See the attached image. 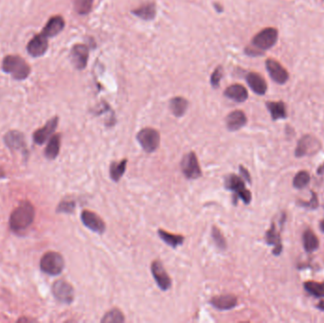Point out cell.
I'll return each instance as SVG.
<instances>
[{"label":"cell","mask_w":324,"mask_h":323,"mask_svg":"<svg viewBox=\"0 0 324 323\" xmlns=\"http://www.w3.org/2000/svg\"><path fill=\"white\" fill-rule=\"evenodd\" d=\"M181 170L183 175L189 179H196L201 176V169L199 167L197 157L194 152H191L183 156Z\"/></svg>","instance_id":"7"},{"label":"cell","mask_w":324,"mask_h":323,"mask_svg":"<svg viewBox=\"0 0 324 323\" xmlns=\"http://www.w3.org/2000/svg\"><path fill=\"white\" fill-rule=\"evenodd\" d=\"M35 217V210L32 203L24 201L20 203L19 206L16 207L11 214L10 217V226L12 230L18 233L28 228L33 224Z\"/></svg>","instance_id":"1"},{"label":"cell","mask_w":324,"mask_h":323,"mask_svg":"<svg viewBox=\"0 0 324 323\" xmlns=\"http://www.w3.org/2000/svg\"><path fill=\"white\" fill-rule=\"evenodd\" d=\"M2 67L4 72L11 74L15 80H24L31 72L26 61L16 55L6 56L3 60Z\"/></svg>","instance_id":"2"},{"label":"cell","mask_w":324,"mask_h":323,"mask_svg":"<svg viewBox=\"0 0 324 323\" xmlns=\"http://www.w3.org/2000/svg\"><path fill=\"white\" fill-rule=\"evenodd\" d=\"M302 206L306 207H311V209H316L318 206V201L317 199V195L315 193H313V198L311 201H309V203H305V202H302L300 203Z\"/></svg>","instance_id":"37"},{"label":"cell","mask_w":324,"mask_h":323,"mask_svg":"<svg viewBox=\"0 0 324 323\" xmlns=\"http://www.w3.org/2000/svg\"><path fill=\"white\" fill-rule=\"evenodd\" d=\"M71 57L73 65L79 70L82 71L87 65L88 60V49L84 45H75L72 48L71 52Z\"/></svg>","instance_id":"13"},{"label":"cell","mask_w":324,"mask_h":323,"mask_svg":"<svg viewBox=\"0 0 324 323\" xmlns=\"http://www.w3.org/2000/svg\"><path fill=\"white\" fill-rule=\"evenodd\" d=\"M240 171L241 175L244 176V178H245L246 181L250 182V175H249V174H248V172L246 171V169L244 168L243 166H240Z\"/></svg>","instance_id":"38"},{"label":"cell","mask_w":324,"mask_h":323,"mask_svg":"<svg viewBox=\"0 0 324 323\" xmlns=\"http://www.w3.org/2000/svg\"><path fill=\"white\" fill-rule=\"evenodd\" d=\"M279 33L274 28H266L257 33L252 39L254 49L264 52L271 49L278 41Z\"/></svg>","instance_id":"5"},{"label":"cell","mask_w":324,"mask_h":323,"mask_svg":"<svg viewBox=\"0 0 324 323\" xmlns=\"http://www.w3.org/2000/svg\"><path fill=\"white\" fill-rule=\"evenodd\" d=\"M81 218L84 226L88 227L92 232L97 233H104L105 224L104 220L100 216H98L97 214L89 211H84L81 214Z\"/></svg>","instance_id":"11"},{"label":"cell","mask_w":324,"mask_h":323,"mask_svg":"<svg viewBox=\"0 0 324 323\" xmlns=\"http://www.w3.org/2000/svg\"><path fill=\"white\" fill-rule=\"evenodd\" d=\"M305 290L314 297H324V283L319 284L317 282H307L305 284Z\"/></svg>","instance_id":"30"},{"label":"cell","mask_w":324,"mask_h":323,"mask_svg":"<svg viewBox=\"0 0 324 323\" xmlns=\"http://www.w3.org/2000/svg\"><path fill=\"white\" fill-rule=\"evenodd\" d=\"M225 186L227 190L232 191L235 195L234 199V203L237 202L238 198L244 201L245 204L250 203L251 193L248 190H246L245 182L243 181V179H241L239 176L236 175H227L225 180Z\"/></svg>","instance_id":"4"},{"label":"cell","mask_w":324,"mask_h":323,"mask_svg":"<svg viewBox=\"0 0 324 323\" xmlns=\"http://www.w3.org/2000/svg\"><path fill=\"white\" fill-rule=\"evenodd\" d=\"M323 1H324V0H323Z\"/></svg>","instance_id":"42"},{"label":"cell","mask_w":324,"mask_h":323,"mask_svg":"<svg viewBox=\"0 0 324 323\" xmlns=\"http://www.w3.org/2000/svg\"><path fill=\"white\" fill-rule=\"evenodd\" d=\"M75 207V204L72 201H63L59 205L58 212L62 213H72Z\"/></svg>","instance_id":"36"},{"label":"cell","mask_w":324,"mask_h":323,"mask_svg":"<svg viewBox=\"0 0 324 323\" xmlns=\"http://www.w3.org/2000/svg\"><path fill=\"white\" fill-rule=\"evenodd\" d=\"M266 107L269 111L273 121L282 120V119H285L287 117L286 108H285V104L284 102H281V101L280 102H267Z\"/></svg>","instance_id":"23"},{"label":"cell","mask_w":324,"mask_h":323,"mask_svg":"<svg viewBox=\"0 0 324 323\" xmlns=\"http://www.w3.org/2000/svg\"><path fill=\"white\" fill-rule=\"evenodd\" d=\"M266 66L269 76L275 83L285 84L288 81L289 79L288 72H286L285 67L281 65L278 61L274 59H267Z\"/></svg>","instance_id":"9"},{"label":"cell","mask_w":324,"mask_h":323,"mask_svg":"<svg viewBox=\"0 0 324 323\" xmlns=\"http://www.w3.org/2000/svg\"><path fill=\"white\" fill-rule=\"evenodd\" d=\"M132 13L143 20L154 19L156 16V5L155 3H146L135 9Z\"/></svg>","instance_id":"24"},{"label":"cell","mask_w":324,"mask_h":323,"mask_svg":"<svg viewBox=\"0 0 324 323\" xmlns=\"http://www.w3.org/2000/svg\"><path fill=\"white\" fill-rule=\"evenodd\" d=\"M266 241L268 245L274 246L273 254H275V255L281 254L282 249H283L282 242H281V235H280L279 232L277 230L274 223L270 226V228L266 232Z\"/></svg>","instance_id":"21"},{"label":"cell","mask_w":324,"mask_h":323,"mask_svg":"<svg viewBox=\"0 0 324 323\" xmlns=\"http://www.w3.org/2000/svg\"><path fill=\"white\" fill-rule=\"evenodd\" d=\"M136 139L145 152L152 153L155 152L159 143L160 136L156 130L153 128H144L137 133Z\"/></svg>","instance_id":"6"},{"label":"cell","mask_w":324,"mask_h":323,"mask_svg":"<svg viewBox=\"0 0 324 323\" xmlns=\"http://www.w3.org/2000/svg\"><path fill=\"white\" fill-rule=\"evenodd\" d=\"M323 168H324V165H323Z\"/></svg>","instance_id":"41"},{"label":"cell","mask_w":324,"mask_h":323,"mask_svg":"<svg viewBox=\"0 0 324 323\" xmlns=\"http://www.w3.org/2000/svg\"><path fill=\"white\" fill-rule=\"evenodd\" d=\"M225 96L237 103H243L246 101L248 93L245 86L242 84H235L228 86L225 90Z\"/></svg>","instance_id":"20"},{"label":"cell","mask_w":324,"mask_h":323,"mask_svg":"<svg viewBox=\"0 0 324 323\" xmlns=\"http://www.w3.org/2000/svg\"><path fill=\"white\" fill-rule=\"evenodd\" d=\"M246 117L241 110H235L229 113L226 119L227 129L229 131H237L244 127L246 123Z\"/></svg>","instance_id":"18"},{"label":"cell","mask_w":324,"mask_h":323,"mask_svg":"<svg viewBox=\"0 0 324 323\" xmlns=\"http://www.w3.org/2000/svg\"><path fill=\"white\" fill-rule=\"evenodd\" d=\"M320 229H321V232L324 233V219L321 221V223H320Z\"/></svg>","instance_id":"40"},{"label":"cell","mask_w":324,"mask_h":323,"mask_svg":"<svg viewBox=\"0 0 324 323\" xmlns=\"http://www.w3.org/2000/svg\"><path fill=\"white\" fill-rule=\"evenodd\" d=\"M74 9L79 14H87L91 12L93 6V0H74Z\"/></svg>","instance_id":"31"},{"label":"cell","mask_w":324,"mask_h":323,"mask_svg":"<svg viewBox=\"0 0 324 323\" xmlns=\"http://www.w3.org/2000/svg\"><path fill=\"white\" fill-rule=\"evenodd\" d=\"M318 141L311 136H303L298 143V147L296 150V155L299 157L303 155H309L318 151Z\"/></svg>","instance_id":"15"},{"label":"cell","mask_w":324,"mask_h":323,"mask_svg":"<svg viewBox=\"0 0 324 323\" xmlns=\"http://www.w3.org/2000/svg\"><path fill=\"white\" fill-rule=\"evenodd\" d=\"M210 303L218 310H229L237 305V297L234 295H222L213 297Z\"/></svg>","instance_id":"19"},{"label":"cell","mask_w":324,"mask_h":323,"mask_svg":"<svg viewBox=\"0 0 324 323\" xmlns=\"http://www.w3.org/2000/svg\"><path fill=\"white\" fill-rule=\"evenodd\" d=\"M222 77H223V70L221 66H218L215 68V71L212 74V77H211V84H213L214 87L219 86Z\"/></svg>","instance_id":"35"},{"label":"cell","mask_w":324,"mask_h":323,"mask_svg":"<svg viewBox=\"0 0 324 323\" xmlns=\"http://www.w3.org/2000/svg\"><path fill=\"white\" fill-rule=\"evenodd\" d=\"M213 238L214 240V243L216 244V246H218L221 249H225L227 247V243H226V240L224 238V236L222 235L220 230L216 227L214 226L213 227Z\"/></svg>","instance_id":"34"},{"label":"cell","mask_w":324,"mask_h":323,"mask_svg":"<svg viewBox=\"0 0 324 323\" xmlns=\"http://www.w3.org/2000/svg\"><path fill=\"white\" fill-rule=\"evenodd\" d=\"M52 293L59 302L64 304H72L74 298V289L65 281L59 280L52 285Z\"/></svg>","instance_id":"8"},{"label":"cell","mask_w":324,"mask_h":323,"mask_svg":"<svg viewBox=\"0 0 324 323\" xmlns=\"http://www.w3.org/2000/svg\"><path fill=\"white\" fill-rule=\"evenodd\" d=\"M170 108L175 117H182L188 108V101L184 98H174L170 103Z\"/></svg>","instance_id":"25"},{"label":"cell","mask_w":324,"mask_h":323,"mask_svg":"<svg viewBox=\"0 0 324 323\" xmlns=\"http://www.w3.org/2000/svg\"><path fill=\"white\" fill-rule=\"evenodd\" d=\"M64 28H65V21L63 19V17L60 15H56L49 20V22L47 23V25L42 31V34L45 35L47 38L53 37L61 33Z\"/></svg>","instance_id":"17"},{"label":"cell","mask_w":324,"mask_h":323,"mask_svg":"<svg viewBox=\"0 0 324 323\" xmlns=\"http://www.w3.org/2000/svg\"><path fill=\"white\" fill-rule=\"evenodd\" d=\"M127 159H123L121 162H113L110 166V176L114 181L120 180L124 175L126 170Z\"/></svg>","instance_id":"29"},{"label":"cell","mask_w":324,"mask_h":323,"mask_svg":"<svg viewBox=\"0 0 324 323\" xmlns=\"http://www.w3.org/2000/svg\"><path fill=\"white\" fill-rule=\"evenodd\" d=\"M310 182V175L306 171H300L294 177L293 185L296 189H303L308 185Z\"/></svg>","instance_id":"33"},{"label":"cell","mask_w":324,"mask_h":323,"mask_svg":"<svg viewBox=\"0 0 324 323\" xmlns=\"http://www.w3.org/2000/svg\"><path fill=\"white\" fill-rule=\"evenodd\" d=\"M4 141L7 145L13 150H20V149L25 148V137L22 133L18 131H10L8 132Z\"/></svg>","instance_id":"22"},{"label":"cell","mask_w":324,"mask_h":323,"mask_svg":"<svg viewBox=\"0 0 324 323\" xmlns=\"http://www.w3.org/2000/svg\"><path fill=\"white\" fill-rule=\"evenodd\" d=\"M151 271L153 274V277L155 279L157 285L159 286V288L163 291H167L171 287L172 282L171 279L169 277L167 272L165 270V268L163 267L161 263L158 261L153 262L152 266H151Z\"/></svg>","instance_id":"10"},{"label":"cell","mask_w":324,"mask_h":323,"mask_svg":"<svg viewBox=\"0 0 324 323\" xmlns=\"http://www.w3.org/2000/svg\"><path fill=\"white\" fill-rule=\"evenodd\" d=\"M48 38L42 33L34 36L27 47L28 52L33 57H39L45 54L48 50Z\"/></svg>","instance_id":"14"},{"label":"cell","mask_w":324,"mask_h":323,"mask_svg":"<svg viewBox=\"0 0 324 323\" xmlns=\"http://www.w3.org/2000/svg\"><path fill=\"white\" fill-rule=\"evenodd\" d=\"M318 237L315 235V233L312 230H306L304 233V246H305V251L311 252L317 250L318 248Z\"/></svg>","instance_id":"28"},{"label":"cell","mask_w":324,"mask_h":323,"mask_svg":"<svg viewBox=\"0 0 324 323\" xmlns=\"http://www.w3.org/2000/svg\"><path fill=\"white\" fill-rule=\"evenodd\" d=\"M58 125V118H52L48 123H45V126L37 130L33 134V141L34 143L42 145L52 136V134L56 129Z\"/></svg>","instance_id":"12"},{"label":"cell","mask_w":324,"mask_h":323,"mask_svg":"<svg viewBox=\"0 0 324 323\" xmlns=\"http://www.w3.org/2000/svg\"><path fill=\"white\" fill-rule=\"evenodd\" d=\"M318 308L320 310L324 311V302H321L318 304Z\"/></svg>","instance_id":"39"},{"label":"cell","mask_w":324,"mask_h":323,"mask_svg":"<svg viewBox=\"0 0 324 323\" xmlns=\"http://www.w3.org/2000/svg\"><path fill=\"white\" fill-rule=\"evenodd\" d=\"M246 82L254 93L258 95H265L267 90L266 80L256 72H249L246 75Z\"/></svg>","instance_id":"16"},{"label":"cell","mask_w":324,"mask_h":323,"mask_svg":"<svg viewBox=\"0 0 324 323\" xmlns=\"http://www.w3.org/2000/svg\"><path fill=\"white\" fill-rule=\"evenodd\" d=\"M60 144H61V136L60 135H54L51 137L50 142L47 145L45 155L50 159H54L58 155L60 152Z\"/></svg>","instance_id":"26"},{"label":"cell","mask_w":324,"mask_h":323,"mask_svg":"<svg viewBox=\"0 0 324 323\" xmlns=\"http://www.w3.org/2000/svg\"><path fill=\"white\" fill-rule=\"evenodd\" d=\"M158 235L163 242H165L167 245L172 246V247H177L178 246H181L184 242V237L181 235L171 234V233H166L165 230H162V229L158 230Z\"/></svg>","instance_id":"27"},{"label":"cell","mask_w":324,"mask_h":323,"mask_svg":"<svg viewBox=\"0 0 324 323\" xmlns=\"http://www.w3.org/2000/svg\"><path fill=\"white\" fill-rule=\"evenodd\" d=\"M101 321L103 323H122L124 321V317L121 311L113 309L106 313Z\"/></svg>","instance_id":"32"},{"label":"cell","mask_w":324,"mask_h":323,"mask_svg":"<svg viewBox=\"0 0 324 323\" xmlns=\"http://www.w3.org/2000/svg\"><path fill=\"white\" fill-rule=\"evenodd\" d=\"M41 270L52 276L61 274L65 267V261L61 254L57 252H48L40 261Z\"/></svg>","instance_id":"3"}]
</instances>
